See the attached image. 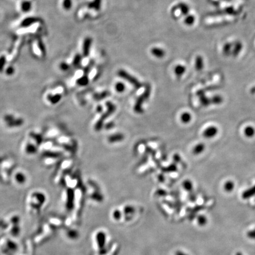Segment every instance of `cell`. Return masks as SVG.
<instances>
[{
    "label": "cell",
    "instance_id": "19",
    "mask_svg": "<svg viewBox=\"0 0 255 255\" xmlns=\"http://www.w3.org/2000/svg\"><path fill=\"white\" fill-rule=\"evenodd\" d=\"M115 90L117 92L121 94V93H123L125 91V86L123 83L122 82H117L115 84Z\"/></svg>",
    "mask_w": 255,
    "mask_h": 255
},
{
    "label": "cell",
    "instance_id": "28",
    "mask_svg": "<svg viewBox=\"0 0 255 255\" xmlns=\"http://www.w3.org/2000/svg\"><path fill=\"white\" fill-rule=\"evenodd\" d=\"M70 66L66 63V62H62L60 65V68L63 71H67L69 69Z\"/></svg>",
    "mask_w": 255,
    "mask_h": 255
},
{
    "label": "cell",
    "instance_id": "5",
    "mask_svg": "<svg viewBox=\"0 0 255 255\" xmlns=\"http://www.w3.org/2000/svg\"><path fill=\"white\" fill-rule=\"evenodd\" d=\"M218 133V128L215 126H211L208 127L203 132V136L206 138H212L214 137Z\"/></svg>",
    "mask_w": 255,
    "mask_h": 255
},
{
    "label": "cell",
    "instance_id": "20",
    "mask_svg": "<svg viewBox=\"0 0 255 255\" xmlns=\"http://www.w3.org/2000/svg\"><path fill=\"white\" fill-rule=\"evenodd\" d=\"M234 187H235V184L232 181H227L226 182L225 184V186H224L225 189L227 192H230V191H233V189H234Z\"/></svg>",
    "mask_w": 255,
    "mask_h": 255
},
{
    "label": "cell",
    "instance_id": "29",
    "mask_svg": "<svg viewBox=\"0 0 255 255\" xmlns=\"http://www.w3.org/2000/svg\"><path fill=\"white\" fill-rule=\"evenodd\" d=\"M38 47L40 48L42 54L44 55L46 53V48H45V46H44L43 43L41 41H39L38 43Z\"/></svg>",
    "mask_w": 255,
    "mask_h": 255
},
{
    "label": "cell",
    "instance_id": "16",
    "mask_svg": "<svg viewBox=\"0 0 255 255\" xmlns=\"http://www.w3.org/2000/svg\"><path fill=\"white\" fill-rule=\"evenodd\" d=\"M21 10L23 12H27L30 11V9H31V2L30 1H25L23 2L22 4H21Z\"/></svg>",
    "mask_w": 255,
    "mask_h": 255
},
{
    "label": "cell",
    "instance_id": "12",
    "mask_svg": "<svg viewBox=\"0 0 255 255\" xmlns=\"http://www.w3.org/2000/svg\"><path fill=\"white\" fill-rule=\"evenodd\" d=\"M244 133L248 138L253 137L255 134V129L252 126H247L244 129Z\"/></svg>",
    "mask_w": 255,
    "mask_h": 255
},
{
    "label": "cell",
    "instance_id": "32",
    "mask_svg": "<svg viewBox=\"0 0 255 255\" xmlns=\"http://www.w3.org/2000/svg\"><path fill=\"white\" fill-rule=\"evenodd\" d=\"M247 236L251 238V239H255V229L253 230L250 231L248 233H247Z\"/></svg>",
    "mask_w": 255,
    "mask_h": 255
},
{
    "label": "cell",
    "instance_id": "37",
    "mask_svg": "<svg viewBox=\"0 0 255 255\" xmlns=\"http://www.w3.org/2000/svg\"><path fill=\"white\" fill-rule=\"evenodd\" d=\"M236 255H242V253H237V254H236Z\"/></svg>",
    "mask_w": 255,
    "mask_h": 255
},
{
    "label": "cell",
    "instance_id": "6",
    "mask_svg": "<svg viewBox=\"0 0 255 255\" xmlns=\"http://www.w3.org/2000/svg\"><path fill=\"white\" fill-rule=\"evenodd\" d=\"M39 21V19L37 17H28L23 19L21 23V26L22 27H29Z\"/></svg>",
    "mask_w": 255,
    "mask_h": 255
},
{
    "label": "cell",
    "instance_id": "11",
    "mask_svg": "<svg viewBox=\"0 0 255 255\" xmlns=\"http://www.w3.org/2000/svg\"><path fill=\"white\" fill-rule=\"evenodd\" d=\"M205 150V145L204 143H200L197 144L193 150V153L195 155H198L202 153Z\"/></svg>",
    "mask_w": 255,
    "mask_h": 255
},
{
    "label": "cell",
    "instance_id": "27",
    "mask_svg": "<svg viewBox=\"0 0 255 255\" xmlns=\"http://www.w3.org/2000/svg\"><path fill=\"white\" fill-rule=\"evenodd\" d=\"M5 62H6L5 57L4 56L0 57V72H1L2 70L3 69L5 65Z\"/></svg>",
    "mask_w": 255,
    "mask_h": 255
},
{
    "label": "cell",
    "instance_id": "4",
    "mask_svg": "<svg viewBox=\"0 0 255 255\" xmlns=\"http://www.w3.org/2000/svg\"><path fill=\"white\" fill-rule=\"evenodd\" d=\"M92 44V38L90 37L85 38L83 43V55L85 57H87L90 51Z\"/></svg>",
    "mask_w": 255,
    "mask_h": 255
},
{
    "label": "cell",
    "instance_id": "13",
    "mask_svg": "<svg viewBox=\"0 0 255 255\" xmlns=\"http://www.w3.org/2000/svg\"><path fill=\"white\" fill-rule=\"evenodd\" d=\"M255 195V186L250 189H247L242 195V197L244 199H247Z\"/></svg>",
    "mask_w": 255,
    "mask_h": 255
},
{
    "label": "cell",
    "instance_id": "3",
    "mask_svg": "<svg viewBox=\"0 0 255 255\" xmlns=\"http://www.w3.org/2000/svg\"><path fill=\"white\" fill-rule=\"evenodd\" d=\"M118 75L126 80L127 82H128L136 89H140L142 87L141 82L137 79H136V77L133 76L132 75H131L125 70H119L118 72Z\"/></svg>",
    "mask_w": 255,
    "mask_h": 255
},
{
    "label": "cell",
    "instance_id": "18",
    "mask_svg": "<svg viewBox=\"0 0 255 255\" xmlns=\"http://www.w3.org/2000/svg\"><path fill=\"white\" fill-rule=\"evenodd\" d=\"M89 83V78L86 75L83 76L77 80V83L80 86H86Z\"/></svg>",
    "mask_w": 255,
    "mask_h": 255
},
{
    "label": "cell",
    "instance_id": "15",
    "mask_svg": "<svg viewBox=\"0 0 255 255\" xmlns=\"http://www.w3.org/2000/svg\"><path fill=\"white\" fill-rule=\"evenodd\" d=\"M191 115L189 112H184L181 115V121L184 123H188L191 121Z\"/></svg>",
    "mask_w": 255,
    "mask_h": 255
},
{
    "label": "cell",
    "instance_id": "9",
    "mask_svg": "<svg viewBox=\"0 0 255 255\" xmlns=\"http://www.w3.org/2000/svg\"><path fill=\"white\" fill-rule=\"evenodd\" d=\"M102 5V0H94L90 2L87 7L90 9H94L96 11H99Z\"/></svg>",
    "mask_w": 255,
    "mask_h": 255
},
{
    "label": "cell",
    "instance_id": "10",
    "mask_svg": "<svg viewBox=\"0 0 255 255\" xmlns=\"http://www.w3.org/2000/svg\"><path fill=\"white\" fill-rule=\"evenodd\" d=\"M186 67L181 65H179L175 66V67L174 68V73L175 75L179 77L183 75L184 73L186 72Z\"/></svg>",
    "mask_w": 255,
    "mask_h": 255
},
{
    "label": "cell",
    "instance_id": "26",
    "mask_svg": "<svg viewBox=\"0 0 255 255\" xmlns=\"http://www.w3.org/2000/svg\"><path fill=\"white\" fill-rule=\"evenodd\" d=\"M183 187L186 190L191 191L193 189L192 182L189 180H186L183 182Z\"/></svg>",
    "mask_w": 255,
    "mask_h": 255
},
{
    "label": "cell",
    "instance_id": "7",
    "mask_svg": "<svg viewBox=\"0 0 255 255\" xmlns=\"http://www.w3.org/2000/svg\"><path fill=\"white\" fill-rule=\"evenodd\" d=\"M123 139H124V135L122 133H115V134H113L109 136L108 138V141L109 143H116V142L122 141L123 140Z\"/></svg>",
    "mask_w": 255,
    "mask_h": 255
},
{
    "label": "cell",
    "instance_id": "25",
    "mask_svg": "<svg viewBox=\"0 0 255 255\" xmlns=\"http://www.w3.org/2000/svg\"><path fill=\"white\" fill-rule=\"evenodd\" d=\"M82 59V57L80 55H79V54L76 55L73 58V64L75 66H78L81 63Z\"/></svg>",
    "mask_w": 255,
    "mask_h": 255
},
{
    "label": "cell",
    "instance_id": "2",
    "mask_svg": "<svg viewBox=\"0 0 255 255\" xmlns=\"http://www.w3.org/2000/svg\"><path fill=\"white\" fill-rule=\"evenodd\" d=\"M106 106L108 108L107 111L101 116L100 119H99V121L97 122L94 126L96 131H100L102 128L104 121L106 119V118L109 117L111 115H112L116 110V106H115V104H113L110 102L106 103Z\"/></svg>",
    "mask_w": 255,
    "mask_h": 255
},
{
    "label": "cell",
    "instance_id": "23",
    "mask_svg": "<svg viewBox=\"0 0 255 255\" xmlns=\"http://www.w3.org/2000/svg\"><path fill=\"white\" fill-rule=\"evenodd\" d=\"M194 21H195L194 17L193 16L189 15L184 19V23L187 26H191L194 23Z\"/></svg>",
    "mask_w": 255,
    "mask_h": 255
},
{
    "label": "cell",
    "instance_id": "34",
    "mask_svg": "<svg viewBox=\"0 0 255 255\" xmlns=\"http://www.w3.org/2000/svg\"><path fill=\"white\" fill-rule=\"evenodd\" d=\"M197 95L199 97H201L203 96H205V92L204 90H199L198 92H197Z\"/></svg>",
    "mask_w": 255,
    "mask_h": 255
},
{
    "label": "cell",
    "instance_id": "35",
    "mask_svg": "<svg viewBox=\"0 0 255 255\" xmlns=\"http://www.w3.org/2000/svg\"><path fill=\"white\" fill-rule=\"evenodd\" d=\"M96 110H97V111L98 112H102V111H103V108H102V107L101 105H99V106H98L97 107Z\"/></svg>",
    "mask_w": 255,
    "mask_h": 255
},
{
    "label": "cell",
    "instance_id": "8",
    "mask_svg": "<svg viewBox=\"0 0 255 255\" xmlns=\"http://www.w3.org/2000/svg\"><path fill=\"white\" fill-rule=\"evenodd\" d=\"M151 52L153 56H154L155 57L158 58H163L165 55V51L162 48H158V47L152 48L151 49Z\"/></svg>",
    "mask_w": 255,
    "mask_h": 255
},
{
    "label": "cell",
    "instance_id": "21",
    "mask_svg": "<svg viewBox=\"0 0 255 255\" xmlns=\"http://www.w3.org/2000/svg\"><path fill=\"white\" fill-rule=\"evenodd\" d=\"M200 101L201 104H202V105L204 106H209L210 104H211V99L206 97V95L200 97Z\"/></svg>",
    "mask_w": 255,
    "mask_h": 255
},
{
    "label": "cell",
    "instance_id": "1",
    "mask_svg": "<svg viewBox=\"0 0 255 255\" xmlns=\"http://www.w3.org/2000/svg\"><path fill=\"white\" fill-rule=\"evenodd\" d=\"M151 94V89L150 86H147L144 92L137 99L135 106H134V111L136 113H141L143 112L142 106L144 102L148 99Z\"/></svg>",
    "mask_w": 255,
    "mask_h": 255
},
{
    "label": "cell",
    "instance_id": "36",
    "mask_svg": "<svg viewBox=\"0 0 255 255\" xmlns=\"http://www.w3.org/2000/svg\"><path fill=\"white\" fill-rule=\"evenodd\" d=\"M250 92H251L252 94H255V86L253 87L251 89V90H250Z\"/></svg>",
    "mask_w": 255,
    "mask_h": 255
},
{
    "label": "cell",
    "instance_id": "31",
    "mask_svg": "<svg viewBox=\"0 0 255 255\" xmlns=\"http://www.w3.org/2000/svg\"><path fill=\"white\" fill-rule=\"evenodd\" d=\"M14 69L12 67H11V66L9 67L7 69V70H6V73H7V75H11L13 74V73H14Z\"/></svg>",
    "mask_w": 255,
    "mask_h": 255
},
{
    "label": "cell",
    "instance_id": "30",
    "mask_svg": "<svg viewBox=\"0 0 255 255\" xmlns=\"http://www.w3.org/2000/svg\"><path fill=\"white\" fill-rule=\"evenodd\" d=\"M207 222V219L204 216H200L198 218V223L200 225H204Z\"/></svg>",
    "mask_w": 255,
    "mask_h": 255
},
{
    "label": "cell",
    "instance_id": "14",
    "mask_svg": "<svg viewBox=\"0 0 255 255\" xmlns=\"http://www.w3.org/2000/svg\"><path fill=\"white\" fill-rule=\"evenodd\" d=\"M178 7L179 9L183 15H187L189 12V6L184 2H180L178 4Z\"/></svg>",
    "mask_w": 255,
    "mask_h": 255
},
{
    "label": "cell",
    "instance_id": "22",
    "mask_svg": "<svg viewBox=\"0 0 255 255\" xmlns=\"http://www.w3.org/2000/svg\"><path fill=\"white\" fill-rule=\"evenodd\" d=\"M73 5L72 0H63V9L69 11L72 9Z\"/></svg>",
    "mask_w": 255,
    "mask_h": 255
},
{
    "label": "cell",
    "instance_id": "33",
    "mask_svg": "<svg viewBox=\"0 0 255 255\" xmlns=\"http://www.w3.org/2000/svg\"><path fill=\"white\" fill-rule=\"evenodd\" d=\"M173 158H174V160L176 163H178V162H179L181 161V157H180L179 155H178V154H175L173 157Z\"/></svg>",
    "mask_w": 255,
    "mask_h": 255
},
{
    "label": "cell",
    "instance_id": "17",
    "mask_svg": "<svg viewBox=\"0 0 255 255\" xmlns=\"http://www.w3.org/2000/svg\"><path fill=\"white\" fill-rule=\"evenodd\" d=\"M223 102V98L220 96V95H216L214 96L211 99V104H220Z\"/></svg>",
    "mask_w": 255,
    "mask_h": 255
},
{
    "label": "cell",
    "instance_id": "24",
    "mask_svg": "<svg viewBox=\"0 0 255 255\" xmlns=\"http://www.w3.org/2000/svg\"><path fill=\"white\" fill-rule=\"evenodd\" d=\"M196 67L198 70H200L203 67V60L200 57H198L196 61Z\"/></svg>",
    "mask_w": 255,
    "mask_h": 255
}]
</instances>
